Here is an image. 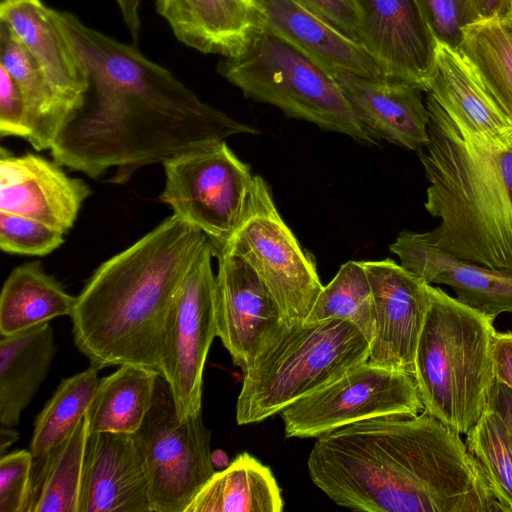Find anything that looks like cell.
Returning <instances> with one entry per match:
<instances>
[{
  "label": "cell",
  "instance_id": "cell-1",
  "mask_svg": "<svg viewBox=\"0 0 512 512\" xmlns=\"http://www.w3.org/2000/svg\"><path fill=\"white\" fill-rule=\"evenodd\" d=\"M87 70L83 105L60 131L53 160L122 184L140 168L236 134L258 131L203 102L169 70L134 44L120 42L57 11Z\"/></svg>",
  "mask_w": 512,
  "mask_h": 512
},
{
  "label": "cell",
  "instance_id": "cell-2",
  "mask_svg": "<svg viewBox=\"0 0 512 512\" xmlns=\"http://www.w3.org/2000/svg\"><path fill=\"white\" fill-rule=\"evenodd\" d=\"M461 434L424 410L318 438L307 467L335 504L363 512H503Z\"/></svg>",
  "mask_w": 512,
  "mask_h": 512
},
{
  "label": "cell",
  "instance_id": "cell-3",
  "mask_svg": "<svg viewBox=\"0 0 512 512\" xmlns=\"http://www.w3.org/2000/svg\"><path fill=\"white\" fill-rule=\"evenodd\" d=\"M208 241L172 214L93 272L70 316L74 343L91 365H135L161 374L170 312Z\"/></svg>",
  "mask_w": 512,
  "mask_h": 512
},
{
  "label": "cell",
  "instance_id": "cell-4",
  "mask_svg": "<svg viewBox=\"0 0 512 512\" xmlns=\"http://www.w3.org/2000/svg\"><path fill=\"white\" fill-rule=\"evenodd\" d=\"M425 104L429 143L417 154L429 184L424 206L440 224L422 238L459 259L512 271V132L478 136L429 93Z\"/></svg>",
  "mask_w": 512,
  "mask_h": 512
},
{
  "label": "cell",
  "instance_id": "cell-5",
  "mask_svg": "<svg viewBox=\"0 0 512 512\" xmlns=\"http://www.w3.org/2000/svg\"><path fill=\"white\" fill-rule=\"evenodd\" d=\"M414 378L424 411L466 434L490 405L496 383L494 320L430 286Z\"/></svg>",
  "mask_w": 512,
  "mask_h": 512
},
{
  "label": "cell",
  "instance_id": "cell-6",
  "mask_svg": "<svg viewBox=\"0 0 512 512\" xmlns=\"http://www.w3.org/2000/svg\"><path fill=\"white\" fill-rule=\"evenodd\" d=\"M368 358L369 341L349 321L284 322L244 372L236 421L278 414Z\"/></svg>",
  "mask_w": 512,
  "mask_h": 512
},
{
  "label": "cell",
  "instance_id": "cell-7",
  "mask_svg": "<svg viewBox=\"0 0 512 512\" xmlns=\"http://www.w3.org/2000/svg\"><path fill=\"white\" fill-rule=\"evenodd\" d=\"M247 98L276 106L288 117L376 144L361 127L335 77L264 22L242 53L218 68Z\"/></svg>",
  "mask_w": 512,
  "mask_h": 512
},
{
  "label": "cell",
  "instance_id": "cell-8",
  "mask_svg": "<svg viewBox=\"0 0 512 512\" xmlns=\"http://www.w3.org/2000/svg\"><path fill=\"white\" fill-rule=\"evenodd\" d=\"M162 164L165 186L159 199L173 214L201 230L215 255L246 214L255 177L250 167L224 140L192 148Z\"/></svg>",
  "mask_w": 512,
  "mask_h": 512
},
{
  "label": "cell",
  "instance_id": "cell-9",
  "mask_svg": "<svg viewBox=\"0 0 512 512\" xmlns=\"http://www.w3.org/2000/svg\"><path fill=\"white\" fill-rule=\"evenodd\" d=\"M133 436L147 474L151 512H185L215 473L211 431L202 412L180 419L160 375L153 404Z\"/></svg>",
  "mask_w": 512,
  "mask_h": 512
},
{
  "label": "cell",
  "instance_id": "cell-10",
  "mask_svg": "<svg viewBox=\"0 0 512 512\" xmlns=\"http://www.w3.org/2000/svg\"><path fill=\"white\" fill-rule=\"evenodd\" d=\"M222 251L241 257L254 269L278 305L284 322L307 319L323 285L314 259L281 218L261 176L255 175L246 214L218 252Z\"/></svg>",
  "mask_w": 512,
  "mask_h": 512
},
{
  "label": "cell",
  "instance_id": "cell-11",
  "mask_svg": "<svg viewBox=\"0 0 512 512\" xmlns=\"http://www.w3.org/2000/svg\"><path fill=\"white\" fill-rule=\"evenodd\" d=\"M423 410L412 375L366 361L290 404L280 415L287 438H318L366 419L417 415Z\"/></svg>",
  "mask_w": 512,
  "mask_h": 512
},
{
  "label": "cell",
  "instance_id": "cell-12",
  "mask_svg": "<svg viewBox=\"0 0 512 512\" xmlns=\"http://www.w3.org/2000/svg\"><path fill=\"white\" fill-rule=\"evenodd\" d=\"M213 256L208 241L182 282L165 329L161 375L180 419L201 412L204 367L217 336Z\"/></svg>",
  "mask_w": 512,
  "mask_h": 512
},
{
  "label": "cell",
  "instance_id": "cell-13",
  "mask_svg": "<svg viewBox=\"0 0 512 512\" xmlns=\"http://www.w3.org/2000/svg\"><path fill=\"white\" fill-rule=\"evenodd\" d=\"M362 264L375 313L368 361L414 377L416 349L431 302V285L389 258Z\"/></svg>",
  "mask_w": 512,
  "mask_h": 512
},
{
  "label": "cell",
  "instance_id": "cell-14",
  "mask_svg": "<svg viewBox=\"0 0 512 512\" xmlns=\"http://www.w3.org/2000/svg\"><path fill=\"white\" fill-rule=\"evenodd\" d=\"M215 256L217 337L233 364L245 372L284 320L275 300L244 259L227 251Z\"/></svg>",
  "mask_w": 512,
  "mask_h": 512
},
{
  "label": "cell",
  "instance_id": "cell-15",
  "mask_svg": "<svg viewBox=\"0 0 512 512\" xmlns=\"http://www.w3.org/2000/svg\"><path fill=\"white\" fill-rule=\"evenodd\" d=\"M361 44L390 79L427 92L439 42L417 0H355Z\"/></svg>",
  "mask_w": 512,
  "mask_h": 512
},
{
  "label": "cell",
  "instance_id": "cell-16",
  "mask_svg": "<svg viewBox=\"0 0 512 512\" xmlns=\"http://www.w3.org/2000/svg\"><path fill=\"white\" fill-rule=\"evenodd\" d=\"M91 194L79 178L68 176L55 160L0 149V211L43 222L63 233L74 225Z\"/></svg>",
  "mask_w": 512,
  "mask_h": 512
},
{
  "label": "cell",
  "instance_id": "cell-17",
  "mask_svg": "<svg viewBox=\"0 0 512 512\" xmlns=\"http://www.w3.org/2000/svg\"><path fill=\"white\" fill-rule=\"evenodd\" d=\"M389 250L400 265L426 283L449 286L468 307L493 319L512 312V271L459 259L407 230L399 233Z\"/></svg>",
  "mask_w": 512,
  "mask_h": 512
},
{
  "label": "cell",
  "instance_id": "cell-18",
  "mask_svg": "<svg viewBox=\"0 0 512 512\" xmlns=\"http://www.w3.org/2000/svg\"><path fill=\"white\" fill-rule=\"evenodd\" d=\"M79 512H151L147 474L133 434L88 435Z\"/></svg>",
  "mask_w": 512,
  "mask_h": 512
},
{
  "label": "cell",
  "instance_id": "cell-19",
  "mask_svg": "<svg viewBox=\"0 0 512 512\" xmlns=\"http://www.w3.org/2000/svg\"><path fill=\"white\" fill-rule=\"evenodd\" d=\"M363 130L382 139L419 151L429 143V112L422 90L395 79H369L333 74Z\"/></svg>",
  "mask_w": 512,
  "mask_h": 512
},
{
  "label": "cell",
  "instance_id": "cell-20",
  "mask_svg": "<svg viewBox=\"0 0 512 512\" xmlns=\"http://www.w3.org/2000/svg\"><path fill=\"white\" fill-rule=\"evenodd\" d=\"M263 22L332 74L390 79L381 64L300 0H253Z\"/></svg>",
  "mask_w": 512,
  "mask_h": 512
},
{
  "label": "cell",
  "instance_id": "cell-21",
  "mask_svg": "<svg viewBox=\"0 0 512 512\" xmlns=\"http://www.w3.org/2000/svg\"><path fill=\"white\" fill-rule=\"evenodd\" d=\"M156 9L181 43L224 58L242 53L263 23L253 0H156Z\"/></svg>",
  "mask_w": 512,
  "mask_h": 512
},
{
  "label": "cell",
  "instance_id": "cell-22",
  "mask_svg": "<svg viewBox=\"0 0 512 512\" xmlns=\"http://www.w3.org/2000/svg\"><path fill=\"white\" fill-rule=\"evenodd\" d=\"M0 21L11 29L52 85L83 105L89 76L59 22L57 10L41 0H2Z\"/></svg>",
  "mask_w": 512,
  "mask_h": 512
},
{
  "label": "cell",
  "instance_id": "cell-23",
  "mask_svg": "<svg viewBox=\"0 0 512 512\" xmlns=\"http://www.w3.org/2000/svg\"><path fill=\"white\" fill-rule=\"evenodd\" d=\"M0 66L11 75L22 94L30 130L27 141L36 151L51 149L60 131L82 105L52 85L32 55L2 21Z\"/></svg>",
  "mask_w": 512,
  "mask_h": 512
},
{
  "label": "cell",
  "instance_id": "cell-24",
  "mask_svg": "<svg viewBox=\"0 0 512 512\" xmlns=\"http://www.w3.org/2000/svg\"><path fill=\"white\" fill-rule=\"evenodd\" d=\"M429 93L455 124L478 136H501L512 125L485 92L475 72L456 48L439 43Z\"/></svg>",
  "mask_w": 512,
  "mask_h": 512
},
{
  "label": "cell",
  "instance_id": "cell-25",
  "mask_svg": "<svg viewBox=\"0 0 512 512\" xmlns=\"http://www.w3.org/2000/svg\"><path fill=\"white\" fill-rule=\"evenodd\" d=\"M56 344L49 322L0 340V424L13 428L50 370Z\"/></svg>",
  "mask_w": 512,
  "mask_h": 512
},
{
  "label": "cell",
  "instance_id": "cell-26",
  "mask_svg": "<svg viewBox=\"0 0 512 512\" xmlns=\"http://www.w3.org/2000/svg\"><path fill=\"white\" fill-rule=\"evenodd\" d=\"M284 502L271 469L240 453L203 485L185 512H281Z\"/></svg>",
  "mask_w": 512,
  "mask_h": 512
},
{
  "label": "cell",
  "instance_id": "cell-27",
  "mask_svg": "<svg viewBox=\"0 0 512 512\" xmlns=\"http://www.w3.org/2000/svg\"><path fill=\"white\" fill-rule=\"evenodd\" d=\"M76 299L44 272L40 262L17 266L1 290V336L17 334L59 316H71Z\"/></svg>",
  "mask_w": 512,
  "mask_h": 512
},
{
  "label": "cell",
  "instance_id": "cell-28",
  "mask_svg": "<svg viewBox=\"0 0 512 512\" xmlns=\"http://www.w3.org/2000/svg\"><path fill=\"white\" fill-rule=\"evenodd\" d=\"M160 375L142 366L121 365L100 379L86 414L89 434H134L153 404Z\"/></svg>",
  "mask_w": 512,
  "mask_h": 512
},
{
  "label": "cell",
  "instance_id": "cell-29",
  "mask_svg": "<svg viewBox=\"0 0 512 512\" xmlns=\"http://www.w3.org/2000/svg\"><path fill=\"white\" fill-rule=\"evenodd\" d=\"M88 435L85 416L46 454L33 459L26 512H79Z\"/></svg>",
  "mask_w": 512,
  "mask_h": 512
},
{
  "label": "cell",
  "instance_id": "cell-30",
  "mask_svg": "<svg viewBox=\"0 0 512 512\" xmlns=\"http://www.w3.org/2000/svg\"><path fill=\"white\" fill-rule=\"evenodd\" d=\"M457 49L472 67L487 95L512 125L510 19H482L466 26Z\"/></svg>",
  "mask_w": 512,
  "mask_h": 512
},
{
  "label": "cell",
  "instance_id": "cell-31",
  "mask_svg": "<svg viewBox=\"0 0 512 512\" xmlns=\"http://www.w3.org/2000/svg\"><path fill=\"white\" fill-rule=\"evenodd\" d=\"M99 368L63 379L38 414L30 442L33 458H40L65 438L86 416L99 383Z\"/></svg>",
  "mask_w": 512,
  "mask_h": 512
},
{
  "label": "cell",
  "instance_id": "cell-32",
  "mask_svg": "<svg viewBox=\"0 0 512 512\" xmlns=\"http://www.w3.org/2000/svg\"><path fill=\"white\" fill-rule=\"evenodd\" d=\"M330 319L353 323L367 338L375 332L372 291L362 261L342 264L335 277L319 293L307 322Z\"/></svg>",
  "mask_w": 512,
  "mask_h": 512
},
{
  "label": "cell",
  "instance_id": "cell-33",
  "mask_svg": "<svg viewBox=\"0 0 512 512\" xmlns=\"http://www.w3.org/2000/svg\"><path fill=\"white\" fill-rule=\"evenodd\" d=\"M465 435L467 449L487 477L503 512H512V438L505 421L489 406Z\"/></svg>",
  "mask_w": 512,
  "mask_h": 512
},
{
  "label": "cell",
  "instance_id": "cell-34",
  "mask_svg": "<svg viewBox=\"0 0 512 512\" xmlns=\"http://www.w3.org/2000/svg\"><path fill=\"white\" fill-rule=\"evenodd\" d=\"M64 235L38 220L0 211V248L6 253L45 256L64 243Z\"/></svg>",
  "mask_w": 512,
  "mask_h": 512
},
{
  "label": "cell",
  "instance_id": "cell-35",
  "mask_svg": "<svg viewBox=\"0 0 512 512\" xmlns=\"http://www.w3.org/2000/svg\"><path fill=\"white\" fill-rule=\"evenodd\" d=\"M439 43L458 48L466 26L481 20L476 0H417Z\"/></svg>",
  "mask_w": 512,
  "mask_h": 512
},
{
  "label": "cell",
  "instance_id": "cell-36",
  "mask_svg": "<svg viewBox=\"0 0 512 512\" xmlns=\"http://www.w3.org/2000/svg\"><path fill=\"white\" fill-rule=\"evenodd\" d=\"M33 455L17 450L0 458V512H26Z\"/></svg>",
  "mask_w": 512,
  "mask_h": 512
},
{
  "label": "cell",
  "instance_id": "cell-37",
  "mask_svg": "<svg viewBox=\"0 0 512 512\" xmlns=\"http://www.w3.org/2000/svg\"><path fill=\"white\" fill-rule=\"evenodd\" d=\"M30 130L20 89L5 68L0 66V136L28 140Z\"/></svg>",
  "mask_w": 512,
  "mask_h": 512
},
{
  "label": "cell",
  "instance_id": "cell-38",
  "mask_svg": "<svg viewBox=\"0 0 512 512\" xmlns=\"http://www.w3.org/2000/svg\"><path fill=\"white\" fill-rule=\"evenodd\" d=\"M329 23L361 43L360 15L355 0H300Z\"/></svg>",
  "mask_w": 512,
  "mask_h": 512
},
{
  "label": "cell",
  "instance_id": "cell-39",
  "mask_svg": "<svg viewBox=\"0 0 512 512\" xmlns=\"http://www.w3.org/2000/svg\"><path fill=\"white\" fill-rule=\"evenodd\" d=\"M493 360L496 381L512 390V331L495 332Z\"/></svg>",
  "mask_w": 512,
  "mask_h": 512
},
{
  "label": "cell",
  "instance_id": "cell-40",
  "mask_svg": "<svg viewBox=\"0 0 512 512\" xmlns=\"http://www.w3.org/2000/svg\"><path fill=\"white\" fill-rule=\"evenodd\" d=\"M489 406L499 412L512 438V390L503 383L496 381Z\"/></svg>",
  "mask_w": 512,
  "mask_h": 512
},
{
  "label": "cell",
  "instance_id": "cell-41",
  "mask_svg": "<svg viewBox=\"0 0 512 512\" xmlns=\"http://www.w3.org/2000/svg\"><path fill=\"white\" fill-rule=\"evenodd\" d=\"M115 2L133 41H137L141 29L140 0H115Z\"/></svg>",
  "mask_w": 512,
  "mask_h": 512
},
{
  "label": "cell",
  "instance_id": "cell-42",
  "mask_svg": "<svg viewBox=\"0 0 512 512\" xmlns=\"http://www.w3.org/2000/svg\"><path fill=\"white\" fill-rule=\"evenodd\" d=\"M476 6L481 20L506 17L510 9L509 0H476Z\"/></svg>",
  "mask_w": 512,
  "mask_h": 512
},
{
  "label": "cell",
  "instance_id": "cell-43",
  "mask_svg": "<svg viewBox=\"0 0 512 512\" xmlns=\"http://www.w3.org/2000/svg\"><path fill=\"white\" fill-rule=\"evenodd\" d=\"M19 438V435L12 428H8L1 425L0 429V456L5 455L8 448L15 443Z\"/></svg>",
  "mask_w": 512,
  "mask_h": 512
},
{
  "label": "cell",
  "instance_id": "cell-44",
  "mask_svg": "<svg viewBox=\"0 0 512 512\" xmlns=\"http://www.w3.org/2000/svg\"><path fill=\"white\" fill-rule=\"evenodd\" d=\"M212 464L217 468H225L229 465V458L226 452L221 449H217L211 452Z\"/></svg>",
  "mask_w": 512,
  "mask_h": 512
},
{
  "label": "cell",
  "instance_id": "cell-45",
  "mask_svg": "<svg viewBox=\"0 0 512 512\" xmlns=\"http://www.w3.org/2000/svg\"><path fill=\"white\" fill-rule=\"evenodd\" d=\"M506 17L509 18L510 21L512 22V9L509 11V13Z\"/></svg>",
  "mask_w": 512,
  "mask_h": 512
},
{
  "label": "cell",
  "instance_id": "cell-46",
  "mask_svg": "<svg viewBox=\"0 0 512 512\" xmlns=\"http://www.w3.org/2000/svg\"><path fill=\"white\" fill-rule=\"evenodd\" d=\"M509 4H510V9L509 11L512 9V0H509ZM509 13V12H508Z\"/></svg>",
  "mask_w": 512,
  "mask_h": 512
}]
</instances>
